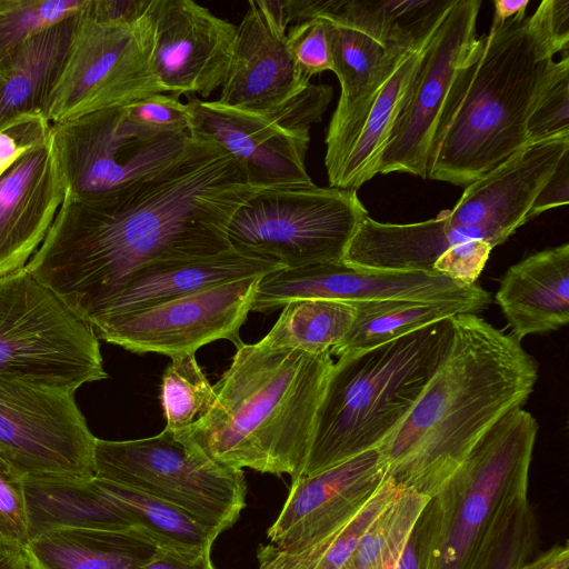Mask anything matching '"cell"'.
<instances>
[{
	"label": "cell",
	"instance_id": "obj_1",
	"mask_svg": "<svg viewBox=\"0 0 569 569\" xmlns=\"http://www.w3.org/2000/svg\"><path fill=\"white\" fill-rule=\"evenodd\" d=\"M260 189L231 154L196 137L182 159L149 179L99 194L66 193L26 269L86 320L151 262L231 249L229 221Z\"/></svg>",
	"mask_w": 569,
	"mask_h": 569
},
{
	"label": "cell",
	"instance_id": "obj_2",
	"mask_svg": "<svg viewBox=\"0 0 569 569\" xmlns=\"http://www.w3.org/2000/svg\"><path fill=\"white\" fill-rule=\"evenodd\" d=\"M447 353L378 450L387 476L432 497L478 441L535 389L538 363L511 333L475 313L451 317Z\"/></svg>",
	"mask_w": 569,
	"mask_h": 569
},
{
	"label": "cell",
	"instance_id": "obj_3",
	"mask_svg": "<svg viewBox=\"0 0 569 569\" xmlns=\"http://www.w3.org/2000/svg\"><path fill=\"white\" fill-rule=\"evenodd\" d=\"M332 365L330 353L243 343L208 411L174 433L222 466L295 480Z\"/></svg>",
	"mask_w": 569,
	"mask_h": 569
},
{
	"label": "cell",
	"instance_id": "obj_4",
	"mask_svg": "<svg viewBox=\"0 0 569 569\" xmlns=\"http://www.w3.org/2000/svg\"><path fill=\"white\" fill-rule=\"evenodd\" d=\"M553 66L532 14L491 23L453 82L427 178L467 187L529 144L528 119Z\"/></svg>",
	"mask_w": 569,
	"mask_h": 569
},
{
	"label": "cell",
	"instance_id": "obj_5",
	"mask_svg": "<svg viewBox=\"0 0 569 569\" xmlns=\"http://www.w3.org/2000/svg\"><path fill=\"white\" fill-rule=\"evenodd\" d=\"M451 337L449 318L379 347L339 357L328 375L299 477L378 448L415 406L447 353Z\"/></svg>",
	"mask_w": 569,
	"mask_h": 569
},
{
	"label": "cell",
	"instance_id": "obj_6",
	"mask_svg": "<svg viewBox=\"0 0 569 569\" xmlns=\"http://www.w3.org/2000/svg\"><path fill=\"white\" fill-rule=\"evenodd\" d=\"M537 432L535 417L513 409L432 496L439 519L428 569H479L506 522L528 500Z\"/></svg>",
	"mask_w": 569,
	"mask_h": 569
},
{
	"label": "cell",
	"instance_id": "obj_7",
	"mask_svg": "<svg viewBox=\"0 0 569 569\" xmlns=\"http://www.w3.org/2000/svg\"><path fill=\"white\" fill-rule=\"evenodd\" d=\"M0 376L71 393L108 378L91 325L26 267L0 277Z\"/></svg>",
	"mask_w": 569,
	"mask_h": 569
},
{
	"label": "cell",
	"instance_id": "obj_8",
	"mask_svg": "<svg viewBox=\"0 0 569 569\" xmlns=\"http://www.w3.org/2000/svg\"><path fill=\"white\" fill-rule=\"evenodd\" d=\"M94 477L170 503L219 535L246 507L243 470L222 466L170 429L134 440L96 439Z\"/></svg>",
	"mask_w": 569,
	"mask_h": 569
},
{
	"label": "cell",
	"instance_id": "obj_9",
	"mask_svg": "<svg viewBox=\"0 0 569 569\" xmlns=\"http://www.w3.org/2000/svg\"><path fill=\"white\" fill-rule=\"evenodd\" d=\"M368 211L357 190L305 186L262 188L232 214L231 248L283 268L342 261Z\"/></svg>",
	"mask_w": 569,
	"mask_h": 569
},
{
	"label": "cell",
	"instance_id": "obj_10",
	"mask_svg": "<svg viewBox=\"0 0 569 569\" xmlns=\"http://www.w3.org/2000/svg\"><path fill=\"white\" fill-rule=\"evenodd\" d=\"M152 50L150 8L139 20L118 24L94 20L84 6L46 100V119L61 123L167 93L153 72Z\"/></svg>",
	"mask_w": 569,
	"mask_h": 569
},
{
	"label": "cell",
	"instance_id": "obj_11",
	"mask_svg": "<svg viewBox=\"0 0 569 569\" xmlns=\"http://www.w3.org/2000/svg\"><path fill=\"white\" fill-rule=\"evenodd\" d=\"M333 97L328 84L309 83L284 106L266 113L191 98L186 104L190 133L231 154L260 188L312 183L306 168L310 129Z\"/></svg>",
	"mask_w": 569,
	"mask_h": 569
},
{
	"label": "cell",
	"instance_id": "obj_12",
	"mask_svg": "<svg viewBox=\"0 0 569 569\" xmlns=\"http://www.w3.org/2000/svg\"><path fill=\"white\" fill-rule=\"evenodd\" d=\"M66 193L72 197L114 191L149 179L182 159L196 142L190 132L146 134L123 107L51 124Z\"/></svg>",
	"mask_w": 569,
	"mask_h": 569
},
{
	"label": "cell",
	"instance_id": "obj_13",
	"mask_svg": "<svg viewBox=\"0 0 569 569\" xmlns=\"http://www.w3.org/2000/svg\"><path fill=\"white\" fill-rule=\"evenodd\" d=\"M74 393L0 376V455L26 477H94V443Z\"/></svg>",
	"mask_w": 569,
	"mask_h": 569
},
{
	"label": "cell",
	"instance_id": "obj_14",
	"mask_svg": "<svg viewBox=\"0 0 569 569\" xmlns=\"http://www.w3.org/2000/svg\"><path fill=\"white\" fill-rule=\"evenodd\" d=\"M261 277L221 283L90 325L99 340L140 355H191L220 339L239 348L244 343L240 328Z\"/></svg>",
	"mask_w": 569,
	"mask_h": 569
},
{
	"label": "cell",
	"instance_id": "obj_15",
	"mask_svg": "<svg viewBox=\"0 0 569 569\" xmlns=\"http://www.w3.org/2000/svg\"><path fill=\"white\" fill-rule=\"evenodd\" d=\"M480 0H455L421 52L416 76L377 174L427 178L432 143L457 74L476 40Z\"/></svg>",
	"mask_w": 569,
	"mask_h": 569
},
{
	"label": "cell",
	"instance_id": "obj_16",
	"mask_svg": "<svg viewBox=\"0 0 569 569\" xmlns=\"http://www.w3.org/2000/svg\"><path fill=\"white\" fill-rule=\"evenodd\" d=\"M365 301L399 299L458 303L477 315L491 302L479 284H460L447 277L359 269L343 261L281 268L260 278L251 311L270 313L293 300Z\"/></svg>",
	"mask_w": 569,
	"mask_h": 569
},
{
	"label": "cell",
	"instance_id": "obj_17",
	"mask_svg": "<svg viewBox=\"0 0 569 569\" xmlns=\"http://www.w3.org/2000/svg\"><path fill=\"white\" fill-rule=\"evenodd\" d=\"M569 151V136L525 146L468 184L451 210L441 211L456 242L480 240L492 249L530 221L542 186Z\"/></svg>",
	"mask_w": 569,
	"mask_h": 569
},
{
	"label": "cell",
	"instance_id": "obj_18",
	"mask_svg": "<svg viewBox=\"0 0 569 569\" xmlns=\"http://www.w3.org/2000/svg\"><path fill=\"white\" fill-rule=\"evenodd\" d=\"M153 72L167 93L209 97L222 87L237 26L192 0H152Z\"/></svg>",
	"mask_w": 569,
	"mask_h": 569
},
{
	"label": "cell",
	"instance_id": "obj_19",
	"mask_svg": "<svg viewBox=\"0 0 569 569\" xmlns=\"http://www.w3.org/2000/svg\"><path fill=\"white\" fill-rule=\"evenodd\" d=\"M387 478V466L371 449L320 472L291 480L287 499L267 530L273 548L296 552L350 521Z\"/></svg>",
	"mask_w": 569,
	"mask_h": 569
},
{
	"label": "cell",
	"instance_id": "obj_20",
	"mask_svg": "<svg viewBox=\"0 0 569 569\" xmlns=\"http://www.w3.org/2000/svg\"><path fill=\"white\" fill-rule=\"evenodd\" d=\"M283 0L249 1L237 26L220 104L247 112H271L311 81L298 71L287 41Z\"/></svg>",
	"mask_w": 569,
	"mask_h": 569
},
{
	"label": "cell",
	"instance_id": "obj_21",
	"mask_svg": "<svg viewBox=\"0 0 569 569\" xmlns=\"http://www.w3.org/2000/svg\"><path fill=\"white\" fill-rule=\"evenodd\" d=\"M67 188L49 137L0 177V277L24 268L44 240Z\"/></svg>",
	"mask_w": 569,
	"mask_h": 569
},
{
	"label": "cell",
	"instance_id": "obj_22",
	"mask_svg": "<svg viewBox=\"0 0 569 569\" xmlns=\"http://www.w3.org/2000/svg\"><path fill=\"white\" fill-rule=\"evenodd\" d=\"M283 268L274 260L233 248L210 256L160 260L136 271L86 321L112 317L187 296L221 283L264 276Z\"/></svg>",
	"mask_w": 569,
	"mask_h": 569
},
{
	"label": "cell",
	"instance_id": "obj_23",
	"mask_svg": "<svg viewBox=\"0 0 569 569\" xmlns=\"http://www.w3.org/2000/svg\"><path fill=\"white\" fill-rule=\"evenodd\" d=\"M421 52L403 58L360 117L338 131L327 132L325 166L330 187L357 190L377 174L380 156L406 102Z\"/></svg>",
	"mask_w": 569,
	"mask_h": 569
},
{
	"label": "cell",
	"instance_id": "obj_24",
	"mask_svg": "<svg viewBox=\"0 0 569 569\" xmlns=\"http://www.w3.org/2000/svg\"><path fill=\"white\" fill-rule=\"evenodd\" d=\"M496 301L511 335L521 342L530 335L555 331L569 321V244L532 253L510 266Z\"/></svg>",
	"mask_w": 569,
	"mask_h": 569
},
{
	"label": "cell",
	"instance_id": "obj_25",
	"mask_svg": "<svg viewBox=\"0 0 569 569\" xmlns=\"http://www.w3.org/2000/svg\"><path fill=\"white\" fill-rule=\"evenodd\" d=\"M157 548L136 528H59L31 538L22 555L28 569H139Z\"/></svg>",
	"mask_w": 569,
	"mask_h": 569
},
{
	"label": "cell",
	"instance_id": "obj_26",
	"mask_svg": "<svg viewBox=\"0 0 569 569\" xmlns=\"http://www.w3.org/2000/svg\"><path fill=\"white\" fill-rule=\"evenodd\" d=\"M455 0H317L330 19L402 54L421 52Z\"/></svg>",
	"mask_w": 569,
	"mask_h": 569
},
{
	"label": "cell",
	"instance_id": "obj_27",
	"mask_svg": "<svg viewBox=\"0 0 569 569\" xmlns=\"http://www.w3.org/2000/svg\"><path fill=\"white\" fill-rule=\"evenodd\" d=\"M24 498L30 539L59 528H133L96 477H26Z\"/></svg>",
	"mask_w": 569,
	"mask_h": 569
},
{
	"label": "cell",
	"instance_id": "obj_28",
	"mask_svg": "<svg viewBox=\"0 0 569 569\" xmlns=\"http://www.w3.org/2000/svg\"><path fill=\"white\" fill-rule=\"evenodd\" d=\"M325 19L332 62L331 71L336 73L340 83V97L327 130L335 132L361 116L409 53L387 50L362 32Z\"/></svg>",
	"mask_w": 569,
	"mask_h": 569
},
{
	"label": "cell",
	"instance_id": "obj_29",
	"mask_svg": "<svg viewBox=\"0 0 569 569\" xmlns=\"http://www.w3.org/2000/svg\"><path fill=\"white\" fill-rule=\"evenodd\" d=\"M78 13L36 34L0 63V124L40 111L69 49Z\"/></svg>",
	"mask_w": 569,
	"mask_h": 569
},
{
	"label": "cell",
	"instance_id": "obj_30",
	"mask_svg": "<svg viewBox=\"0 0 569 569\" xmlns=\"http://www.w3.org/2000/svg\"><path fill=\"white\" fill-rule=\"evenodd\" d=\"M356 315L350 332L331 356L359 353L459 313H475L458 303L420 302L399 299L352 302Z\"/></svg>",
	"mask_w": 569,
	"mask_h": 569
},
{
	"label": "cell",
	"instance_id": "obj_31",
	"mask_svg": "<svg viewBox=\"0 0 569 569\" xmlns=\"http://www.w3.org/2000/svg\"><path fill=\"white\" fill-rule=\"evenodd\" d=\"M355 315L353 303L349 301L293 300L281 308L278 320L258 343L268 348L331 355L350 332Z\"/></svg>",
	"mask_w": 569,
	"mask_h": 569
},
{
	"label": "cell",
	"instance_id": "obj_32",
	"mask_svg": "<svg viewBox=\"0 0 569 569\" xmlns=\"http://www.w3.org/2000/svg\"><path fill=\"white\" fill-rule=\"evenodd\" d=\"M132 527L151 538L158 548L211 550L219 533L183 510L148 495L97 478Z\"/></svg>",
	"mask_w": 569,
	"mask_h": 569
},
{
	"label": "cell",
	"instance_id": "obj_33",
	"mask_svg": "<svg viewBox=\"0 0 569 569\" xmlns=\"http://www.w3.org/2000/svg\"><path fill=\"white\" fill-rule=\"evenodd\" d=\"M399 489L387 476L371 499L350 521L302 550L287 552L269 543L261 545L257 550V569H342L365 531L393 500Z\"/></svg>",
	"mask_w": 569,
	"mask_h": 569
},
{
	"label": "cell",
	"instance_id": "obj_34",
	"mask_svg": "<svg viewBox=\"0 0 569 569\" xmlns=\"http://www.w3.org/2000/svg\"><path fill=\"white\" fill-rule=\"evenodd\" d=\"M428 500L413 490L400 488L365 531L342 569H395L410 530Z\"/></svg>",
	"mask_w": 569,
	"mask_h": 569
},
{
	"label": "cell",
	"instance_id": "obj_35",
	"mask_svg": "<svg viewBox=\"0 0 569 569\" xmlns=\"http://www.w3.org/2000/svg\"><path fill=\"white\" fill-rule=\"evenodd\" d=\"M164 428L179 432L204 415L214 400L213 386L196 360L194 353L171 358L160 383Z\"/></svg>",
	"mask_w": 569,
	"mask_h": 569
},
{
	"label": "cell",
	"instance_id": "obj_36",
	"mask_svg": "<svg viewBox=\"0 0 569 569\" xmlns=\"http://www.w3.org/2000/svg\"><path fill=\"white\" fill-rule=\"evenodd\" d=\"M88 0H0V63L24 42L78 13Z\"/></svg>",
	"mask_w": 569,
	"mask_h": 569
},
{
	"label": "cell",
	"instance_id": "obj_37",
	"mask_svg": "<svg viewBox=\"0 0 569 569\" xmlns=\"http://www.w3.org/2000/svg\"><path fill=\"white\" fill-rule=\"evenodd\" d=\"M569 136V57L563 52L537 97L527 123L528 142Z\"/></svg>",
	"mask_w": 569,
	"mask_h": 569
},
{
	"label": "cell",
	"instance_id": "obj_38",
	"mask_svg": "<svg viewBox=\"0 0 569 569\" xmlns=\"http://www.w3.org/2000/svg\"><path fill=\"white\" fill-rule=\"evenodd\" d=\"M539 527L529 500L521 503L490 545L479 569H519L538 549Z\"/></svg>",
	"mask_w": 569,
	"mask_h": 569
},
{
	"label": "cell",
	"instance_id": "obj_39",
	"mask_svg": "<svg viewBox=\"0 0 569 569\" xmlns=\"http://www.w3.org/2000/svg\"><path fill=\"white\" fill-rule=\"evenodd\" d=\"M26 476L0 455V545L22 551L29 541Z\"/></svg>",
	"mask_w": 569,
	"mask_h": 569
},
{
	"label": "cell",
	"instance_id": "obj_40",
	"mask_svg": "<svg viewBox=\"0 0 569 569\" xmlns=\"http://www.w3.org/2000/svg\"><path fill=\"white\" fill-rule=\"evenodd\" d=\"M128 121L150 136L190 132V116L179 97L157 93L123 107Z\"/></svg>",
	"mask_w": 569,
	"mask_h": 569
},
{
	"label": "cell",
	"instance_id": "obj_41",
	"mask_svg": "<svg viewBox=\"0 0 569 569\" xmlns=\"http://www.w3.org/2000/svg\"><path fill=\"white\" fill-rule=\"evenodd\" d=\"M290 54L299 73L307 80L332 69L327 21L316 17L295 23L287 32Z\"/></svg>",
	"mask_w": 569,
	"mask_h": 569
},
{
	"label": "cell",
	"instance_id": "obj_42",
	"mask_svg": "<svg viewBox=\"0 0 569 569\" xmlns=\"http://www.w3.org/2000/svg\"><path fill=\"white\" fill-rule=\"evenodd\" d=\"M50 130L51 124L40 111L20 114L0 124V169H8L44 141Z\"/></svg>",
	"mask_w": 569,
	"mask_h": 569
},
{
	"label": "cell",
	"instance_id": "obj_43",
	"mask_svg": "<svg viewBox=\"0 0 569 569\" xmlns=\"http://www.w3.org/2000/svg\"><path fill=\"white\" fill-rule=\"evenodd\" d=\"M492 248L480 240L450 247L436 262L433 272L460 284H475L481 274Z\"/></svg>",
	"mask_w": 569,
	"mask_h": 569
},
{
	"label": "cell",
	"instance_id": "obj_44",
	"mask_svg": "<svg viewBox=\"0 0 569 569\" xmlns=\"http://www.w3.org/2000/svg\"><path fill=\"white\" fill-rule=\"evenodd\" d=\"M438 519L437 500L430 497L410 530L395 569H428Z\"/></svg>",
	"mask_w": 569,
	"mask_h": 569
},
{
	"label": "cell",
	"instance_id": "obj_45",
	"mask_svg": "<svg viewBox=\"0 0 569 569\" xmlns=\"http://www.w3.org/2000/svg\"><path fill=\"white\" fill-rule=\"evenodd\" d=\"M550 52L568 51L569 44V0H543L535 13Z\"/></svg>",
	"mask_w": 569,
	"mask_h": 569
},
{
	"label": "cell",
	"instance_id": "obj_46",
	"mask_svg": "<svg viewBox=\"0 0 569 569\" xmlns=\"http://www.w3.org/2000/svg\"><path fill=\"white\" fill-rule=\"evenodd\" d=\"M151 0H88L86 10L91 18L106 23H132L149 10Z\"/></svg>",
	"mask_w": 569,
	"mask_h": 569
},
{
	"label": "cell",
	"instance_id": "obj_47",
	"mask_svg": "<svg viewBox=\"0 0 569 569\" xmlns=\"http://www.w3.org/2000/svg\"><path fill=\"white\" fill-rule=\"evenodd\" d=\"M569 202V151L559 160L552 174L542 186L536 197L532 209V219L552 208L566 206Z\"/></svg>",
	"mask_w": 569,
	"mask_h": 569
},
{
	"label": "cell",
	"instance_id": "obj_48",
	"mask_svg": "<svg viewBox=\"0 0 569 569\" xmlns=\"http://www.w3.org/2000/svg\"><path fill=\"white\" fill-rule=\"evenodd\" d=\"M139 569H216L211 550L157 548Z\"/></svg>",
	"mask_w": 569,
	"mask_h": 569
},
{
	"label": "cell",
	"instance_id": "obj_49",
	"mask_svg": "<svg viewBox=\"0 0 569 569\" xmlns=\"http://www.w3.org/2000/svg\"><path fill=\"white\" fill-rule=\"evenodd\" d=\"M519 569H569L568 542L556 543L547 550L536 553Z\"/></svg>",
	"mask_w": 569,
	"mask_h": 569
},
{
	"label": "cell",
	"instance_id": "obj_50",
	"mask_svg": "<svg viewBox=\"0 0 569 569\" xmlns=\"http://www.w3.org/2000/svg\"><path fill=\"white\" fill-rule=\"evenodd\" d=\"M529 0H496L492 24H501L513 18L526 14Z\"/></svg>",
	"mask_w": 569,
	"mask_h": 569
},
{
	"label": "cell",
	"instance_id": "obj_51",
	"mask_svg": "<svg viewBox=\"0 0 569 569\" xmlns=\"http://www.w3.org/2000/svg\"><path fill=\"white\" fill-rule=\"evenodd\" d=\"M0 569H28L22 551L0 545Z\"/></svg>",
	"mask_w": 569,
	"mask_h": 569
},
{
	"label": "cell",
	"instance_id": "obj_52",
	"mask_svg": "<svg viewBox=\"0 0 569 569\" xmlns=\"http://www.w3.org/2000/svg\"><path fill=\"white\" fill-rule=\"evenodd\" d=\"M7 169H0V177L2 176V173L6 171Z\"/></svg>",
	"mask_w": 569,
	"mask_h": 569
}]
</instances>
